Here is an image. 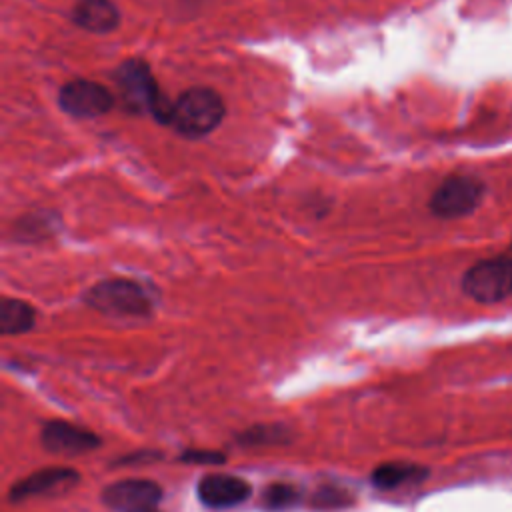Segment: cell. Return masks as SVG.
I'll return each instance as SVG.
<instances>
[{
	"instance_id": "1",
	"label": "cell",
	"mask_w": 512,
	"mask_h": 512,
	"mask_svg": "<svg viewBox=\"0 0 512 512\" xmlns=\"http://www.w3.org/2000/svg\"><path fill=\"white\" fill-rule=\"evenodd\" d=\"M226 106L222 96L208 86L184 90L172 104L170 124L188 138H200L214 132L224 120Z\"/></svg>"
},
{
	"instance_id": "2",
	"label": "cell",
	"mask_w": 512,
	"mask_h": 512,
	"mask_svg": "<svg viewBox=\"0 0 512 512\" xmlns=\"http://www.w3.org/2000/svg\"><path fill=\"white\" fill-rule=\"evenodd\" d=\"M116 82L124 100V106L132 112L148 110L158 122L170 124L172 104L160 92L150 66L142 58H130L116 70Z\"/></svg>"
},
{
	"instance_id": "3",
	"label": "cell",
	"mask_w": 512,
	"mask_h": 512,
	"mask_svg": "<svg viewBox=\"0 0 512 512\" xmlns=\"http://www.w3.org/2000/svg\"><path fill=\"white\" fill-rule=\"evenodd\" d=\"M86 304L104 312L120 316H144L150 312L152 302L142 284L134 280H104L94 284L86 296Z\"/></svg>"
},
{
	"instance_id": "4",
	"label": "cell",
	"mask_w": 512,
	"mask_h": 512,
	"mask_svg": "<svg viewBox=\"0 0 512 512\" xmlns=\"http://www.w3.org/2000/svg\"><path fill=\"white\" fill-rule=\"evenodd\" d=\"M464 292L482 304H494L512 296V258L496 256L476 262L462 278Z\"/></svg>"
},
{
	"instance_id": "5",
	"label": "cell",
	"mask_w": 512,
	"mask_h": 512,
	"mask_svg": "<svg viewBox=\"0 0 512 512\" xmlns=\"http://www.w3.org/2000/svg\"><path fill=\"white\" fill-rule=\"evenodd\" d=\"M484 196V186L472 176L454 174L440 182L430 198V210L438 218H460L476 210Z\"/></svg>"
},
{
	"instance_id": "6",
	"label": "cell",
	"mask_w": 512,
	"mask_h": 512,
	"mask_svg": "<svg viewBox=\"0 0 512 512\" xmlns=\"http://www.w3.org/2000/svg\"><path fill=\"white\" fill-rule=\"evenodd\" d=\"M58 104L74 118H98L112 110L114 98L104 84L78 78L60 88Z\"/></svg>"
},
{
	"instance_id": "7",
	"label": "cell",
	"mask_w": 512,
	"mask_h": 512,
	"mask_svg": "<svg viewBox=\"0 0 512 512\" xmlns=\"http://www.w3.org/2000/svg\"><path fill=\"white\" fill-rule=\"evenodd\" d=\"M162 498V490L156 482L152 480H120L104 488L102 492V502L120 512H136V510H146L154 508Z\"/></svg>"
},
{
	"instance_id": "8",
	"label": "cell",
	"mask_w": 512,
	"mask_h": 512,
	"mask_svg": "<svg viewBox=\"0 0 512 512\" xmlns=\"http://www.w3.org/2000/svg\"><path fill=\"white\" fill-rule=\"evenodd\" d=\"M40 440L48 452L62 454V456L84 454L100 446V438L96 434L62 420L46 422L42 428Z\"/></svg>"
},
{
	"instance_id": "9",
	"label": "cell",
	"mask_w": 512,
	"mask_h": 512,
	"mask_svg": "<svg viewBox=\"0 0 512 512\" xmlns=\"http://www.w3.org/2000/svg\"><path fill=\"white\" fill-rule=\"evenodd\" d=\"M196 492L204 506L230 508L246 502L252 494V486L232 474H206L200 478Z\"/></svg>"
},
{
	"instance_id": "10",
	"label": "cell",
	"mask_w": 512,
	"mask_h": 512,
	"mask_svg": "<svg viewBox=\"0 0 512 512\" xmlns=\"http://www.w3.org/2000/svg\"><path fill=\"white\" fill-rule=\"evenodd\" d=\"M76 482H78V472L72 468H44V470H38L30 476L18 480L10 488L8 496L12 502H20L26 498L68 490Z\"/></svg>"
},
{
	"instance_id": "11",
	"label": "cell",
	"mask_w": 512,
	"mask_h": 512,
	"mask_svg": "<svg viewBox=\"0 0 512 512\" xmlns=\"http://www.w3.org/2000/svg\"><path fill=\"white\" fill-rule=\"evenodd\" d=\"M76 26L92 34H108L120 24V12L112 0H80L72 10Z\"/></svg>"
},
{
	"instance_id": "12",
	"label": "cell",
	"mask_w": 512,
	"mask_h": 512,
	"mask_svg": "<svg viewBox=\"0 0 512 512\" xmlns=\"http://www.w3.org/2000/svg\"><path fill=\"white\" fill-rule=\"evenodd\" d=\"M36 322V310L18 298H2L0 302V332L16 336L28 332Z\"/></svg>"
},
{
	"instance_id": "13",
	"label": "cell",
	"mask_w": 512,
	"mask_h": 512,
	"mask_svg": "<svg viewBox=\"0 0 512 512\" xmlns=\"http://www.w3.org/2000/svg\"><path fill=\"white\" fill-rule=\"evenodd\" d=\"M428 474L426 468L418 464H406V462H386L374 468L372 472V484L380 490H392L408 482H420Z\"/></svg>"
},
{
	"instance_id": "14",
	"label": "cell",
	"mask_w": 512,
	"mask_h": 512,
	"mask_svg": "<svg viewBox=\"0 0 512 512\" xmlns=\"http://www.w3.org/2000/svg\"><path fill=\"white\" fill-rule=\"evenodd\" d=\"M300 492L290 484H270L262 492V506L268 510H286L296 506Z\"/></svg>"
},
{
	"instance_id": "15",
	"label": "cell",
	"mask_w": 512,
	"mask_h": 512,
	"mask_svg": "<svg viewBox=\"0 0 512 512\" xmlns=\"http://www.w3.org/2000/svg\"><path fill=\"white\" fill-rule=\"evenodd\" d=\"M286 430H280V428H276V426H258V428H252V430H248L244 436H242V440L246 442V444H260V442H282L284 440V434Z\"/></svg>"
},
{
	"instance_id": "16",
	"label": "cell",
	"mask_w": 512,
	"mask_h": 512,
	"mask_svg": "<svg viewBox=\"0 0 512 512\" xmlns=\"http://www.w3.org/2000/svg\"><path fill=\"white\" fill-rule=\"evenodd\" d=\"M184 462H192V464H220L226 460L224 454L218 452H196V450H188L182 454Z\"/></svg>"
},
{
	"instance_id": "17",
	"label": "cell",
	"mask_w": 512,
	"mask_h": 512,
	"mask_svg": "<svg viewBox=\"0 0 512 512\" xmlns=\"http://www.w3.org/2000/svg\"><path fill=\"white\" fill-rule=\"evenodd\" d=\"M344 502H348V496L342 494L340 490H322L316 494L318 506H340Z\"/></svg>"
},
{
	"instance_id": "18",
	"label": "cell",
	"mask_w": 512,
	"mask_h": 512,
	"mask_svg": "<svg viewBox=\"0 0 512 512\" xmlns=\"http://www.w3.org/2000/svg\"><path fill=\"white\" fill-rule=\"evenodd\" d=\"M136 512H156L154 508H146V510H136Z\"/></svg>"
}]
</instances>
